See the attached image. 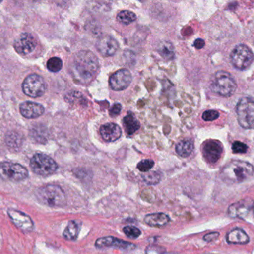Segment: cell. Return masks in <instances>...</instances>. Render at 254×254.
<instances>
[{"label": "cell", "mask_w": 254, "mask_h": 254, "mask_svg": "<svg viewBox=\"0 0 254 254\" xmlns=\"http://www.w3.org/2000/svg\"><path fill=\"white\" fill-rule=\"evenodd\" d=\"M239 123L246 129L254 128V101L251 98H242L237 105Z\"/></svg>", "instance_id": "5b68a950"}, {"label": "cell", "mask_w": 254, "mask_h": 254, "mask_svg": "<svg viewBox=\"0 0 254 254\" xmlns=\"http://www.w3.org/2000/svg\"><path fill=\"white\" fill-rule=\"evenodd\" d=\"M22 90L25 95L31 98H39L46 92V84L39 75H29L22 83Z\"/></svg>", "instance_id": "9c48e42d"}, {"label": "cell", "mask_w": 254, "mask_h": 254, "mask_svg": "<svg viewBox=\"0 0 254 254\" xmlns=\"http://www.w3.org/2000/svg\"><path fill=\"white\" fill-rule=\"evenodd\" d=\"M124 233L127 237L130 239H137L141 234V231L134 226H127L124 228Z\"/></svg>", "instance_id": "83f0119b"}, {"label": "cell", "mask_w": 254, "mask_h": 254, "mask_svg": "<svg viewBox=\"0 0 254 254\" xmlns=\"http://www.w3.org/2000/svg\"><path fill=\"white\" fill-rule=\"evenodd\" d=\"M79 232H80V226L75 221H71L64 231L63 236L65 240L74 241L77 240Z\"/></svg>", "instance_id": "603a6c76"}, {"label": "cell", "mask_w": 254, "mask_h": 254, "mask_svg": "<svg viewBox=\"0 0 254 254\" xmlns=\"http://www.w3.org/2000/svg\"><path fill=\"white\" fill-rule=\"evenodd\" d=\"M142 179L147 185L158 184L161 180V175L156 171H148L142 174Z\"/></svg>", "instance_id": "484cf974"}, {"label": "cell", "mask_w": 254, "mask_h": 254, "mask_svg": "<svg viewBox=\"0 0 254 254\" xmlns=\"http://www.w3.org/2000/svg\"><path fill=\"white\" fill-rule=\"evenodd\" d=\"M37 199L42 204L51 207H62L66 204L65 192L57 185H46L35 192Z\"/></svg>", "instance_id": "3957f363"}, {"label": "cell", "mask_w": 254, "mask_h": 254, "mask_svg": "<svg viewBox=\"0 0 254 254\" xmlns=\"http://www.w3.org/2000/svg\"><path fill=\"white\" fill-rule=\"evenodd\" d=\"M223 147L219 142L216 140H208L203 146V155L207 162L215 164L221 158Z\"/></svg>", "instance_id": "4fadbf2b"}, {"label": "cell", "mask_w": 254, "mask_h": 254, "mask_svg": "<svg viewBox=\"0 0 254 254\" xmlns=\"http://www.w3.org/2000/svg\"><path fill=\"white\" fill-rule=\"evenodd\" d=\"M122 105L120 104H116L110 109V113L112 116H116L120 114L122 111Z\"/></svg>", "instance_id": "d6a6232c"}, {"label": "cell", "mask_w": 254, "mask_h": 254, "mask_svg": "<svg viewBox=\"0 0 254 254\" xmlns=\"http://www.w3.org/2000/svg\"><path fill=\"white\" fill-rule=\"evenodd\" d=\"M204 45H205V42L201 38L197 39V40H195V42H194V46L198 49H202Z\"/></svg>", "instance_id": "e575fe53"}, {"label": "cell", "mask_w": 254, "mask_h": 254, "mask_svg": "<svg viewBox=\"0 0 254 254\" xmlns=\"http://www.w3.org/2000/svg\"><path fill=\"white\" fill-rule=\"evenodd\" d=\"M21 114L27 119H35L44 113L45 109L41 104L25 101L19 107Z\"/></svg>", "instance_id": "e0dca14e"}, {"label": "cell", "mask_w": 254, "mask_h": 254, "mask_svg": "<svg viewBox=\"0 0 254 254\" xmlns=\"http://www.w3.org/2000/svg\"></svg>", "instance_id": "74e56055"}, {"label": "cell", "mask_w": 254, "mask_h": 254, "mask_svg": "<svg viewBox=\"0 0 254 254\" xmlns=\"http://www.w3.org/2000/svg\"><path fill=\"white\" fill-rule=\"evenodd\" d=\"M132 81L131 73L127 69L118 70L110 79L112 89L116 91H122L127 89Z\"/></svg>", "instance_id": "30bf717a"}, {"label": "cell", "mask_w": 254, "mask_h": 254, "mask_svg": "<svg viewBox=\"0 0 254 254\" xmlns=\"http://www.w3.org/2000/svg\"><path fill=\"white\" fill-rule=\"evenodd\" d=\"M254 169L249 163L242 161H233L223 167L221 177L225 183H242L253 175Z\"/></svg>", "instance_id": "7a4b0ae2"}, {"label": "cell", "mask_w": 254, "mask_h": 254, "mask_svg": "<svg viewBox=\"0 0 254 254\" xmlns=\"http://www.w3.org/2000/svg\"><path fill=\"white\" fill-rule=\"evenodd\" d=\"M95 246L98 249H106V248L115 247L123 250H133L135 246L132 243H127L125 240L116 238L113 237H101L95 242Z\"/></svg>", "instance_id": "9a60e30c"}, {"label": "cell", "mask_w": 254, "mask_h": 254, "mask_svg": "<svg viewBox=\"0 0 254 254\" xmlns=\"http://www.w3.org/2000/svg\"><path fill=\"white\" fill-rule=\"evenodd\" d=\"M2 2V1H0V3Z\"/></svg>", "instance_id": "8d00e7d4"}, {"label": "cell", "mask_w": 254, "mask_h": 254, "mask_svg": "<svg viewBox=\"0 0 254 254\" xmlns=\"http://www.w3.org/2000/svg\"><path fill=\"white\" fill-rule=\"evenodd\" d=\"M28 170L23 166L10 162L0 164V178L9 181L18 182L28 177Z\"/></svg>", "instance_id": "ba28073f"}, {"label": "cell", "mask_w": 254, "mask_h": 254, "mask_svg": "<svg viewBox=\"0 0 254 254\" xmlns=\"http://www.w3.org/2000/svg\"><path fill=\"white\" fill-rule=\"evenodd\" d=\"M154 165H155V163H154L152 160H143V161H140V162L137 164V169H138L139 171H141V172L146 173L149 171V170L154 167Z\"/></svg>", "instance_id": "f1b7e54d"}, {"label": "cell", "mask_w": 254, "mask_h": 254, "mask_svg": "<svg viewBox=\"0 0 254 254\" xmlns=\"http://www.w3.org/2000/svg\"><path fill=\"white\" fill-rule=\"evenodd\" d=\"M100 133L105 141L114 142L122 136V130L115 123H107L101 126Z\"/></svg>", "instance_id": "ac0fdd59"}, {"label": "cell", "mask_w": 254, "mask_h": 254, "mask_svg": "<svg viewBox=\"0 0 254 254\" xmlns=\"http://www.w3.org/2000/svg\"><path fill=\"white\" fill-rule=\"evenodd\" d=\"M170 217L165 213H158L145 216L144 222L152 228H162L170 222Z\"/></svg>", "instance_id": "d6986e66"}, {"label": "cell", "mask_w": 254, "mask_h": 254, "mask_svg": "<svg viewBox=\"0 0 254 254\" xmlns=\"http://www.w3.org/2000/svg\"><path fill=\"white\" fill-rule=\"evenodd\" d=\"M193 149L194 144L191 140H183L178 143L176 150L179 156L187 158L191 155Z\"/></svg>", "instance_id": "cb8c5ba5"}, {"label": "cell", "mask_w": 254, "mask_h": 254, "mask_svg": "<svg viewBox=\"0 0 254 254\" xmlns=\"http://www.w3.org/2000/svg\"><path fill=\"white\" fill-rule=\"evenodd\" d=\"M232 150L235 154H244L248 151V146L246 143L236 141L233 143Z\"/></svg>", "instance_id": "f546056e"}, {"label": "cell", "mask_w": 254, "mask_h": 254, "mask_svg": "<svg viewBox=\"0 0 254 254\" xmlns=\"http://www.w3.org/2000/svg\"><path fill=\"white\" fill-rule=\"evenodd\" d=\"M119 45L117 40L110 36L101 37L97 43L98 52L105 57L113 56L119 49Z\"/></svg>", "instance_id": "2e32d148"}, {"label": "cell", "mask_w": 254, "mask_h": 254, "mask_svg": "<svg viewBox=\"0 0 254 254\" xmlns=\"http://www.w3.org/2000/svg\"><path fill=\"white\" fill-rule=\"evenodd\" d=\"M71 68L74 80L81 85H87L96 76L99 61L90 51H80L74 57Z\"/></svg>", "instance_id": "6da1fadb"}, {"label": "cell", "mask_w": 254, "mask_h": 254, "mask_svg": "<svg viewBox=\"0 0 254 254\" xmlns=\"http://www.w3.org/2000/svg\"><path fill=\"white\" fill-rule=\"evenodd\" d=\"M219 237V234L217 232L210 233V234H206L204 237V240L206 242H212L217 240Z\"/></svg>", "instance_id": "836d02e7"}, {"label": "cell", "mask_w": 254, "mask_h": 254, "mask_svg": "<svg viewBox=\"0 0 254 254\" xmlns=\"http://www.w3.org/2000/svg\"><path fill=\"white\" fill-rule=\"evenodd\" d=\"M254 60V55L249 46L239 44L233 49L231 54V61L234 67L244 70L249 68Z\"/></svg>", "instance_id": "52a82bcc"}, {"label": "cell", "mask_w": 254, "mask_h": 254, "mask_svg": "<svg viewBox=\"0 0 254 254\" xmlns=\"http://www.w3.org/2000/svg\"><path fill=\"white\" fill-rule=\"evenodd\" d=\"M165 253V249L164 247L156 246V245H150L145 251L146 254H164Z\"/></svg>", "instance_id": "4dcf8cb0"}, {"label": "cell", "mask_w": 254, "mask_h": 254, "mask_svg": "<svg viewBox=\"0 0 254 254\" xmlns=\"http://www.w3.org/2000/svg\"><path fill=\"white\" fill-rule=\"evenodd\" d=\"M226 240L230 244L246 245L249 243L250 239L245 231L236 228L227 234Z\"/></svg>", "instance_id": "ffe728a7"}, {"label": "cell", "mask_w": 254, "mask_h": 254, "mask_svg": "<svg viewBox=\"0 0 254 254\" xmlns=\"http://www.w3.org/2000/svg\"><path fill=\"white\" fill-rule=\"evenodd\" d=\"M31 169L36 174L41 176H49L58 170V164L48 155L36 154L30 163Z\"/></svg>", "instance_id": "8992f818"}, {"label": "cell", "mask_w": 254, "mask_h": 254, "mask_svg": "<svg viewBox=\"0 0 254 254\" xmlns=\"http://www.w3.org/2000/svg\"><path fill=\"white\" fill-rule=\"evenodd\" d=\"M210 86L215 93L222 97L231 96L237 88L234 78L228 72L224 70H219L215 73Z\"/></svg>", "instance_id": "277c9868"}, {"label": "cell", "mask_w": 254, "mask_h": 254, "mask_svg": "<svg viewBox=\"0 0 254 254\" xmlns=\"http://www.w3.org/2000/svg\"><path fill=\"white\" fill-rule=\"evenodd\" d=\"M37 44L35 38L31 34L24 33L16 38L13 46L18 53L25 55L34 52Z\"/></svg>", "instance_id": "8fae6325"}, {"label": "cell", "mask_w": 254, "mask_h": 254, "mask_svg": "<svg viewBox=\"0 0 254 254\" xmlns=\"http://www.w3.org/2000/svg\"><path fill=\"white\" fill-rule=\"evenodd\" d=\"M254 204L253 200L250 198L240 200L238 202L231 204L228 208V213L230 217L244 219L249 212L253 208Z\"/></svg>", "instance_id": "7c38bea8"}, {"label": "cell", "mask_w": 254, "mask_h": 254, "mask_svg": "<svg viewBox=\"0 0 254 254\" xmlns=\"http://www.w3.org/2000/svg\"><path fill=\"white\" fill-rule=\"evenodd\" d=\"M158 52L165 60H173L175 57V49L170 41H162L158 44Z\"/></svg>", "instance_id": "7402d4cb"}, {"label": "cell", "mask_w": 254, "mask_h": 254, "mask_svg": "<svg viewBox=\"0 0 254 254\" xmlns=\"http://www.w3.org/2000/svg\"><path fill=\"white\" fill-rule=\"evenodd\" d=\"M219 117V113L216 110H209L204 112L202 115V119L207 122L216 120Z\"/></svg>", "instance_id": "1f68e13d"}, {"label": "cell", "mask_w": 254, "mask_h": 254, "mask_svg": "<svg viewBox=\"0 0 254 254\" xmlns=\"http://www.w3.org/2000/svg\"><path fill=\"white\" fill-rule=\"evenodd\" d=\"M118 20L124 25H129L136 20L137 16L133 12L129 10H124L120 12L117 16Z\"/></svg>", "instance_id": "d4e9b609"}, {"label": "cell", "mask_w": 254, "mask_h": 254, "mask_svg": "<svg viewBox=\"0 0 254 254\" xmlns=\"http://www.w3.org/2000/svg\"><path fill=\"white\" fill-rule=\"evenodd\" d=\"M124 127L128 135H132L140 128V122L133 114H128L124 118Z\"/></svg>", "instance_id": "44dd1931"}, {"label": "cell", "mask_w": 254, "mask_h": 254, "mask_svg": "<svg viewBox=\"0 0 254 254\" xmlns=\"http://www.w3.org/2000/svg\"><path fill=\"white\" fill-rule=\"evenodd\" d=\"M164 254H178L175 253V252H169V253H165Z\"/></svg>", "instance_id": "d590c367"}, {"label": "cell", "mask_w": 254, "mask_h": 254, "mask_svg": "<svg viewBox=\"0 0 254 254\" xmlns=\"http://www.w3.org/2000/svg\"><path fill=\"white\" fill-rule=\"evenodd\" d=\"M63 61L62 60L58 57H53L51 58L47 62V68L49 71L52 73H57L59 72L62 69Z\"/></svg>", "instance_id": "4316f807"}, {"label": "cell", "mask_w": 254, "mask_h": 254, "mask_svg": "<svg viewBox=\"0 0 254 254\" xmlns=\"http://www.w3.org/2000/svg\"><path fill=\"white\" fill-rule=\"evenodd\" d=\"M9 217L13 223L23 231H31L34 229V223L30 216L19 210L10 209L7 211Z\"/></svg>", "instance_id": "5bb4252c"}]
</instances>
